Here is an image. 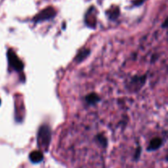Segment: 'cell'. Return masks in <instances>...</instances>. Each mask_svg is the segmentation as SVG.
<instances>
[{"label":"cell","instance_id":"6da1fadb","mask_svg":"<svg viewBox=\"0 0 168 168\" xmlns=\"http://www.w3.org/2000/svg\"><path fill=\"white\" fill-rule=\"evenodd\" d=\"M38 144L39 148L47 150L51 141V130L48 125H43L39 128L37 136Z\"/></svg>","mask_w":168,"mask_h":168},{"label":"cell","instance_id":"7a4b0ae2","mask_svg":"<svg viewBox=\"0 0 168 168\" xmlns=\"http://www.w3.org/2000/svg\"><path fill=\"white\" fill-rule=\"evenodd\" d=\"M7 61H8V64L9 67L13 69L16 72H21L23 69V63L19 59V58L17 57V54L13 52V50L9 49L7 51Z\"/></svg>","mask_w":168,"mask_h":168},{"label":"cell","instance_id":"3957f363","mask_svg":"<svg viewBox=\"0 0 168 168\" xmlns=\"http://www.w3.org/2000/svg\"><path fill=\"white\" fill-rule=\"evenodd\" d=\"M56 16V11L54 8L52 7H48L45 9L42 10L39 14H37L35 17H34L33 21L35 23H39V22H45L48 20L53 19V17Z\"/></svg>","mask_w":168,"mask_h":168},{"label":"cell","instance_id":"277c9868","mask_svg":"<svg viewBox=\"0 0 168 168\" xmlns=\"http://www.w3.org/2000/svg\"><path fill=\"white\" fill-rule=\"evenodd\" d=\"M162 144V140L160 138H154L149 143V146L148 147V151H154L159 149Z\"/></svg>","mask_w":168,"mask_h":168},{"label":"cell","instance_id":"5b68a950","mask_svg":"<svg viewBox=\"0 0 168 168\" xmlns=\"http://www.w3.org/2000/svg\"><path fill=\"white\" fill-rule=\"evenodd\" d=\"M29 158L33 163H39L43 160V155L40 151H33L31 153Z\"/></svg>","mask_w":168,"mask_h":168},{"label":"cell","instance_id":"8992f818","mask_svg":"<svg viewBox=\"0 0 168 168\" xmlns=\"http://www.w3.org/2000/svg\"><path fill=\"white\" fill-rule=\"evenodd\" d=\"M100 100V98L99 97V95L96 94H88L86 97H85V101L87 102V103L89 105H94V104H96Z\"/></svg>","mask_w":168,"mask_h":168},{"label":"cell","instance_id":"52a82bcc","mask_svg":"<svg viewBox=\"0 0 168 168\" xmlns=\"http://www.w3.org/2000/svg\"><path fill=\"white\" fill-rule=\"evenodd\" d=\"M90 53V50L89 49H82L78 53V54L76 57V61L77 63H80L82 61L85 59V58L89 56V54Z\"/></svg>","mask_w":168,"mask_h":168},{"label":"cell","instance_id":"ba28073f","mask_svg":"<svg viewBox=\"0 0 168 168\" xmlns=\"http://www.w3.org/2000/svg\"><path fill=\"white\" fill-rule=\"evenodd\" d=\"M97 139L99 140V142L100 143L103 147L107 146V144H108V140L106 139L105 137L103 136V135H101V134H99L98 137H97Z\"/></svg>","mask_w":168,"mask_h":168},{"label":"cell","instance_id":"9c48e42d","mask_svg":"<svg viewBox=\"0 0 168 168\" xmlns=\"http://www.w3.org/2000/svg\"><path fill=\"white\" fill-rule=\"evenodd\" d=\"M140 152H141V149H140V148H138V149H137L136 154H135V156H134V158L135 159L139 158V155H140Z\"/></svg>","mask_w":168,"mask_h":168},{"label":"cell","instance_id":"30bf717a","mask_svg":"<svg viewBox=\"0 0 168 168\" xmlns=\"http://www.w3.org/2000/svg\"><path fill=\"white\" fill-rule=\"evenodd\" d=\"M144 0H134V3L135 5H137V6H139V5L142 4V3L144 2Z\"/></svg>","mask_w":168,"mask_h":168},{"label":"cell","instance_id":"8fae6325","mask_svg":"<svg viewBox=\"0 0 168 168\" xmlns=\"http://www.w3.org/2000/svg\"><path fill=\"white\" fill-rule=\"evenodd\" d=\"M0 103H1V100H0Z\"/></svg>","mask_w":168,"mask_h":168}]
</instances>
